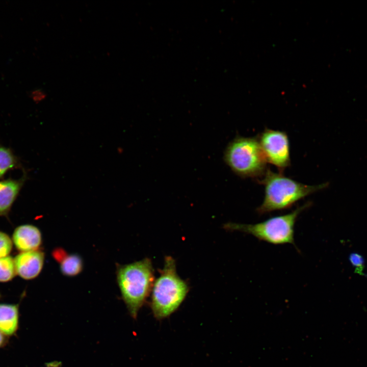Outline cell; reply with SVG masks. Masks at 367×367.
Here are the masks:
<instances>
[{"mask_svg":"<svg viewBox=\"0 0 367 367\" xmlns=\"http://www.w3.org/2000/svg\"><path fill=\"white\" fill-rule=\"evenodd\" d=\"M267 163L282 172L291 165L290 141L283 131L266 128L257 137Z\"/></svg>","mask_w":367,"mask_h":367,"instance_id":"cell-6","label":"cell"},{"mask_svg":"<svg viewBox=\"0 0 367 367\" xmlns=\"http://www.w3.org/2000/svg\"><path fill=\"white\" fill-rule=\"evenodd\" d=\"M349 258L352 265L355 267V272L359 275H364V260L363 256L357 253H352Z\"/></svg>","mask_w":367,"mask_h":367,"instance_id":"cell-15","label":"cell"},{"mask_svg":"<svg viewBox=\"0 0 367 367\" xmlns=\"http://www.w3.org/2000/svg\"><path fill=\"white\" fill-rule=\"evenodd\" d=\"M258 181L265 189L264 200L256 209L259 215L289 208L298 201L325 188L327 185L326 183L312 186L303 184L269 168Z\"/></svg>","mask_w":367,"mask_h":367,"instance_id":"cell-1","label":"cell"},{"mask_svg":"<svg viewBox=\"0 0 367 367\" xmlns=\"http://www.w3.org/2000/svg\"><path fill=\"white\" fill-rule=\"evenodd\" d=\"M19 309L17 304L0 303V331L5 335L15 333L18 326Z\"/></svg>","mask_w":367,"mask_h":367,"instance_id":"cell-11","label":"cell"},{"mask_svg":"<svg viewBox=\"0 0 367 367\" xmlns=\"http://www.w3.org/2000/svg\"><path fill=\"white\" fill-rule=\"evenodd\" d=\"M52 256L59 263L61 273L66 276H76L83 269V259L77 254H69L63 248L58 247L53 250Z\"/></svg>","mask_w":367,"mask_h":367,"instance_id":"cell-10","label":"cell"},{"mask_svg":"<svg viewBox=\"0 0 367 367\" xmlns=\"http://www.w3.org/2000/svg\"><path fill=\"white\" fill-rule=\"evenodd\" d=\"M5 342L4 334L0 331V347L2 346Z\"/></svg>","mask_w":367,"mask_h":367,"instance_id":"cell-16","label":"cell"},{"mask_svg":"<svg viewBox=\"0 0 367 367\" xmlns=\"http://www.w3.org/2000/svg\"><path fill=\"white\" fill-rule=\"evenodd\" d=\"M16 275L14 258L10 255L0 258V282H9Z\"/></svg>","mask_w":367,"mask_h":367,"instance_id":"cell-13","label":"cell"},{"mask_svg":"<svg viewBox=\"0 0 367 367\" xmlns=\"http://www.w3.org/2000/svg\"><path fill=\"white\" fill-rule=\"evenodd\" d=\"M13 242L6 233L0 231V258L9 256L11 253Z\"/></svg>","mask_w":367,"mask_h":367,"instance_id":"cell-14","label":"cell"},{"mask_svg":"<svg viewBox=\"0 0 367 367\" xmlns=\"http://www.w3.org/2000/svg\"><path fill=\"white\" fill-rule=\"evenodd\" d=\"M223 159L232 172L242 178L259 179L268 169L257 137L236 136L226 147Z\"/></svg>","mask_w":367,"mask_h":367,"instance_id":"cell-4","label":"cell"},{"mask_svg":"<svg viewBox=\"0 0 367 367\" xmlns=\"http://www.w3.org/2000/svg\"><path fill=\"white\" fill-rule=\"evenodd\" d=\"M311 204L308 202L290 213L272 217L260 223L246 224L229 222L224 225V228L229 231L251 234L260 241L272 244H291L296 246L294 240L295 223L301 212Z\"/></svg>","mask_w":367,"mask_h":367,"instance_id":"cell-5","label":"cell"},{"mask_svg":"<svg viewBox=\"0 0 367 367\" xmlns=\"http://www.w3.org/2000/svg\"><path fill=\"white\" fill-rule=\"evenodd\" d=\"M11 239L20 252L38 250L42 242L41 231L32 224H23L16 227Z\"/></svg>","mask_w":367,"mask_h":367,"instance_id":"cell-8","label":"cell"},{"mask_svg":"<svg viewBox=\"0 0 367 367\" xmlns=\"http://www.w3.org/2000/svg\"><path fill=\"white\" fill-rule=\"evenodd\" d=\"M117 280L127 309L130 316L136 319L154 283L151 261L145 258L119 266L117 270Z\"/></svg>","mask_w":367,"mask_h":367,"instance_id":"cell-2","label":"cell"},{"mask_svg":"<svg viewBox=\"0 0 367 367\" xmlns=\"http://www.w3.org/2000/svg\"><path fill=\"white\" fill-rule=\"evenodd\" d=\"M188 291L187 282L176 272L175 260L166 256L152 289L151 308L154 317L162 320L169 317L180 305Z\"/></svg>","mask_w":367,"mask_h":367,"instance_id":"cell-3","label":"cell"},{"mask_svg":"<svg viewBox=\"0 0 367 367\" xmlns=\"http://www.w3.org/2000/svg\"><path fill=\"white\" fill-rule=\"evenodd\" d=\"M21 167V165L19 159L12 150L0 145V179L8 171Z\"/></svg>","mask_w":367,"mask_h":367,"instance_id":"cell-12","label":"cell"},{"mask_svg":"<svg viewBox=\"0 0 367 367\" xmlns=\"http://www.w3.org/2000/svg\"><path fill=\"white\" fill-rule=\"evenodd\" d=\"M27 178L23 171L19 179L0 180V217H7Z\"/></svg>","mask_w":367,"mask_h":367,"instance_id":"cell-9","label":"cell"},{"mask_svg":"<svg viewBox=\"0 0 367 367\" xmlns=\"http://www.w3.org/2000/svg\"><path fill=\"white\" fill-rule=\"evenodd\" d=\"M44 258L40 250L20 252L14 258L16 274L25 280L36 278L42 270Z\"/></svg>","mask_w":367,"mask_h":367,"instance_id":"cell-7","label":"cell"}]
</instances>
